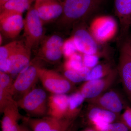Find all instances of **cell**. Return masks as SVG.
<instances>
[{"mask_svg":"<svg viewBox=\"0 0 131 131\" xmlns=\"http://www.w3.org/2000/svg\"><path fill=\"white\" fill-rule=\"evenodd\" d=\"M103 0H63L62 14L56 24L60 30L69 31L87 19L96 11Z\"/></svg>","mask_w":131,"mask_h":131,"instance_id":"1","label":"cell"},{"mask_svg":"<svg viewBox=\"0 0 131 131\" xmlns=\"http://www.w3.org/2000/svg\"><path fill=\"white\" fill-rule=\"evenodd\" d=\"M48 99L44 89L35 87L16 102L19 107L30 115L42 117L47 114Z\"/></svg>","mask_w":131,"mask_h":131,"instance_id":"2","label":"cell"},{"mask_svg":"<svg viewBox=\"0 0 131 131\" xmlns=\"http://www.w3.org/2000/svg\"><path fill=\"white\" fill-rule=\"evenodd\" d=\"M24 23V42L31 50L38 47L45 37L43 24L34 6L28 9Z\"/></svg>","mask_w":131,"mask_h":131,"instance_id":"3","label":"cell"},{"mask_svg":"<svg viewBox=\"0 0 131 131\" xmlns=\"http://www.w3.org/2000/svg\"><path fill=\"white\" fill-rule=\"evenodd\" d=\"M40 67L37 61H31L29 65L17 75L12 87L13 98L16 96L18 100L35 88L39 80V70Z\"/></svg>","mask_w":131,"mask_h":131,"instance_id":"4","label":"cell"},{"mask_svg":"<svg viewBox=\"0 0 131 131\" xmlns=\"http://www.w3.org/2000/svg\"><path fill=\"white\" fill-rule=\"evenodd\" d=\"M118 75L125 94L131 106V39L127 38L120 49Z\"/></svg>","mask_w":131,"mask_h":131,"instance_id":"5","label":"cell"},{"mask_svg":"<svg viewBox=\"0 0 131 131\" xmlns=\"http://www.w3.org/2000/svg\"><path fill=\"white\" fill-rule=\"evenodd\" d=\"M39 78L45 89L51 94H66L73 88V83L54 70L40 67Z\"/></svg>","mask_w":131,"mask_h":131,"instance_id":"6","label":"cell"},{"mask_svg":"<svg viewBox=\"0 0 131 131\" xmlns=\"http://www.w3.org/2000/svg\"><path fill=\"white\" fill-rule=\"evenodd\" d=\"M89 29L91 35L98 43H105L112 39L116 35L118 24L112 17L99 16L92 20Z\"/></svg>","mask_w":131,"mask_h":131,"instance_id":"7","label":"cell"},{"mask_svg":"<svg viewBox=\"0 0 131 131\" xmlns=\"http://www.w3.org/2000/svg\"><path fill=\"white\" fill-rule=\"evenodd\" d=\"M86 22L76 25L72 30V36L78 52L83 54H100L98 43L91 35Z\"/></svg>","mask_w":131,"mask_h":131,"instance_id":"8","label":"cell"},{"mask_svg":"<svg viewBox=\"0 0 131 131\" xmlns=\"http://www.w3.org/2000/svg\"><path fill=\"white\" fill-rule=\"evenodd\" d=\"M118 75L117 70L114 69L110 74L105 77L84 81L78 91L86 101L95 98L111 89Z\"/></svg>","mask_w":131,"mask_h":131,"instance_id":"9","label":"cell"},{"mask_svg":"<svg viewBox=\"0 0 131 131\" xmlns=\"http://www.w3.org/2000/svg\"><path fill=\"white\" fill-rule=\"evenodd\" d=\"M86 101L89 104L99 107L119 116L128 105L118 91L112 89L95 98Z\"/></svg>","mask_w":131,"mask_h":131,"instance_id":"10","label":"cell"},{"mask_svg":"<svg viewBox=\"0 0 131 131\" xmlns=\"http://www.w3.org/2000/svg\"><path fill=\"white\" fill-rule=\"evenodd\" d=\"M24 120L32 131H67L74 121L50 116L34 118H25Z\"/></svg>","mask_w":131,"mask_h":131,"instance_id":"11","label":"cell"},{"mask_svg":"<svg viewBox=\"0 0 131 131\" xmlns=\"http://www.w3.org/2000/svg\"><path fill=\"white\" fill-rule=\"evenodd\" d=\"M87 111L88 123L96 131H100L108 124L119 120V115L91 104H89Z\"/></svg>","mask_w":131,"mask_h":131,"instance_id":"12","label":"cell"},{"mask_svg":"<svg viewBox=\"0 0 131 131\" xmlns=\"http://www.w3.org/2000/svg\"><path fill=\"white\" fill-rule=\"evenodd\" d=\"M34 6L43 24L57 20L63 11V3L60 0H36Z\"/></svg>","mask_w":131,"mask_h":131,"instance_id":"13","label":"cell"},{"mask_svg":"<svg viewBox=\"0 0 131 131\" xmlns=\"http://www.w3.org/2000/svg\"><path fill=\"white\" fill-rule=\"evenodd\" d=\"M114 9L119 22V39L122 43L127 38L131 27V0H115Z\"/></svg>","mask_w":131,"mask_h":131,"instance_id":"14","label":"cell"},{"mask_svg":"<svg viewBox=\"0 0 131 131\" xmlns=\"http://www.w3.org/2000/svg\"><path fill=\"white\" fill-rule=\"evenodd\" d=\"M31 50L21 41L17 49L9 56L10 68L8 74H18L29 65L31 62Z\"/></svg>","mask_w":131,"mask_h":131,"instance_id":"15","label":"cell"},{"mask_svg":"<svg viewBox=\"0 0 131 131\" xmlns=\"http://www.w3.org/2000/svg\"><path fill=\"white\" fill-rule=\"evenodd\" d=\"M19 107L16 101L13 100L4 108L2 113L3 114L1 122L2 131H19L20 125L19 122L22 116Z\"/></svg>","mask_w":131,"mask_h":131,"instance_id":"16","label":"cell"},{"mask_svg":"<svg viewBox=\"0 0 131 131\" xmlns=\"http://www.w3.org/2000/svg\"><path fill=\"white\" fill-rule=\"evenodd\" d=\"M68 100L69 95L66 94H51L48 97V115L57 118H66L68 110Z\"/></svg>","mask_w":131,"mask_h":131,"instance_id":"17","label":"cell"},{"mask_svg":"<svg viewBox=\"0 0 131 131\" xmlns=\"http://www.w3.org/2000/svg\"><path fill=\"white\" fill-rule=\"evenodd\" d=\"M34 0H10L0 8V22L16 15H22Z\"/></svg>","mask_w":131,"mask_h":131,"instance_id":"18","label":"cell"},{"mask_svg":"<svg viewBox=\"0 0 131 131\" xmlns=\"http://www.w3.org/2000/svg\"><path fill=\"white\" fill-rule=\"evenodd\" d=\"M24 21L22 15L11 16L0 22L1 32L8 38H15L18 36L24 28Z\"/></svg>","mask_w":131,"mask_h":131,"instance_id":"19","label":"cell"},{"mask_svg":"<svg viewBox=\"0 0 131 131\" xmlns=\"http://www.w3.org/2000/svg\"><path fill=\"white\" fill-rule=\"evenodd\" d=\"M86 99L79 91L69 95L68 110L66 118L74 121L80 113Z\"/></svg>","mask_w":131,"mask_h":131,"instance_id":"20","label":"cell"},{"mask_svg":"<svg viewBox=\"0 0 131 131\" xmlns=\"http://www.w3.org/2000/svg\"><path fill=\"white\" fill-rule=\"evenodd\" d=\"M114 70L108 63H99L96 66L90 69L85 81L105 77L110 74Z\"/></svg>","mask_w":131,"mask_h":131,"instance_id":"21","label":"cell"},{"mask_svg":"<svg viewBox=\"0 0 131 131\" xmlns=\"http://www.w3.org/2000/svg\"><path fill=\"white\" fill-rule=\"evenodd\" d=\"M62 48H56L38 50L39 58L51 63H56L60 61L63 55Z\"/></svg>","mask_w":131,"mask_h":131,"instance_id":"22","label":"cell"},{"mask_svg":"<svg viewBox=\"0 0 131 131\" xmlns=\"http://www.w3.org/2000/svg\"><path fill=\"white\" fill-rule=\"evenodd\" d=\"M64 41L63 38L58 34L52 35L44 38L41 41L39 47V50L62 48Z\"/></svg>","mask_w":131,"mask_h":131,"instance_id":"23","label":"cell"},{"mask_svg":"<svg viewBox=\"0 0 131 131\" xmlns=\"http://www.w3.org/2000/svg\"><path fill=\"white\" fill-rule=\"evenodd\" d=\"M84 67L82 61V54L78 52L75 53L69 58L66 59L64 64V70H80Z\"/></svg>","mask_w":131,"mask_h":131,"instance_id":"24","label":"cell"},{"mask_svg":"<svg viewBox=\"0 0 131 131\" xmlns=\"http://www.w3.org/2000/svg\"><path fill=\"white\" fill-rule=\"evenodd\" d=\"M21 41H14L0 47V61L8 59L19 46Z\"/></svg>","mask_w":131,"mask_h":131,"instance_id":"25","label":"cell"},{"mask_svg":"<svg viewBox=\"0 0 131 131\" xmlns=\"http://www.w3.org/2000/svg\"><path fill=\"white\" fill-rule=\"evenodd\" d=\"M62 50L63 55L66 59L78 52L72 37L64 41Z\"/></svg>","mask_w":131,"mask_h":131,"instance_id":"26","label":"cell"},{"mask_svg":"<svg viewBox=\"0 0 131 131\" xmlns=\"http://www.w3.org/2000/svg\"><path fill=\"white\" fill-rule=\"evenodd\" d=\"M100 55L98 54H83L82 61L84 67L91 69L99 63Z\"/></svg>","mask_w":131,"mask_h":131,"instance_id":"27","label":"cell"},{"mask_svg":"<svg viewBox=\"0 0 131 131\" xmlns=\"http://www.w3.org/2000/svg\"><path fill=\"white\" fill-rule=\"evenodd\" d=\"M64 76L70 81L74 83L84 81V79L80 71L64 70Z\"/></svg>","mask_w":131,"mask_h":131,"instance_id":"28","label":"cell"},{"mask_svg":"<svg viewBox=\"0 0 131 131\" xmlns=\"http://www.w3.org/2000/svg\"><path fill=\"white\" fill-rule=\"evenodd\" d=\"M14 81L11 75L0 71V88L10 90L12 91Z\"/></svg>","mask_w":131,"mask_h":131,"instance_id":"29","label":"cell"},{"mask_svg":"<svg viewBox=\"0 0 131 131\" xmlns=\"http://www.w3.org/2000/svg\"><path fill=\"white\" fill-rule=\"evenodd\" d=\"M100 131H131V130L119 120L108 124Z\"/></svg>","mask_w":131,"mask_h":131,"instance_id":"30","label":"cell"},{"mask_svg":"<svg viewBox=\"0 0 131 131\" xmlns=\"http://www.w3.org/2000/svg\"><path fill=\"white\" fill-rule=\"evenodd\" d=\"M119 121L131 130V106H127L120 116Z\"/></svg>","mask_w":131,"mask_h":131,"instance_id":"31","label":"cell"},{"mask_svg":"<svg viewBox=\"0 0 131 131\" xmlns=\"http://www.w3.org/2000/svg\"><path fill=\"white\" fill-rule=\"evenodd\" d=\"M19 131H32L29 127L26 124V125H20V129Z\"/></svg>","mask_w":131,"mask_h":131,"instance_id":"32","label":"cell"},{"mask_svg":"<svg viewBox=\"0 0 131 131\" xmlns=\"http://www.w3.org/2000/svg\"><path fill=\"white\" fill-rule=\"evenodd\" d=\"M10 0H0V8L2 7L6 3L9 1Z\"/></svg>","mask_w":131,"mask_h":131,"instance_id":"33","label":"cell"},{"mask_svg":"<svg viewBox=\"0 0 131 131\" xmlns=\"http://www.w3.org/2000/svg\"><path fill=\"white\" fill-rule=\"evenodd\" d=\"M81 131H96L94 129H86V130H84Z\"/></svg>","mask_w":131,"mask_h":131,"instance_id":"34","label":"cell"},{"mask_svg":"<svg viewBox=\"0 0 131 131\" xmlns=\"http://www.w3.org/2000/svg\"><path fill=\"white\" fill-rule=\"evenodd\" d=\"M3 41V38L2 37V35L1 34L0 35V44L1 45L2 44Z\"/></svg>","mask_w":131,"mask_h":131,"instance_id":"35","label":"cell"},{"mask_svg":"<svg viewBox=\"0 0 131 131\" xmlns=\"http://www.w3.org/2000/svg\"><path fill=\"white\" fill-rule=\"evenodd\" d=\"M71 126L70 127V128L69 129V130H68L67 131H73L72 130V128H71Z\"/></svg>","mask_w":131,"mask_h":131,"instance_id":"36","label":"cell"},{"mask_svg":"<svg viewBox=\"0 0 131 131\" xmlns=\"http://www.w3.org/2000/svg\"><path fill=\"white\" fill-rule=\"evenodd\" d=\"M60 1H63V0H60Z\"/></svg>","mask_w":131,"mask_h":131,"instance_id":"37","label":"cell"}]
</instances>
